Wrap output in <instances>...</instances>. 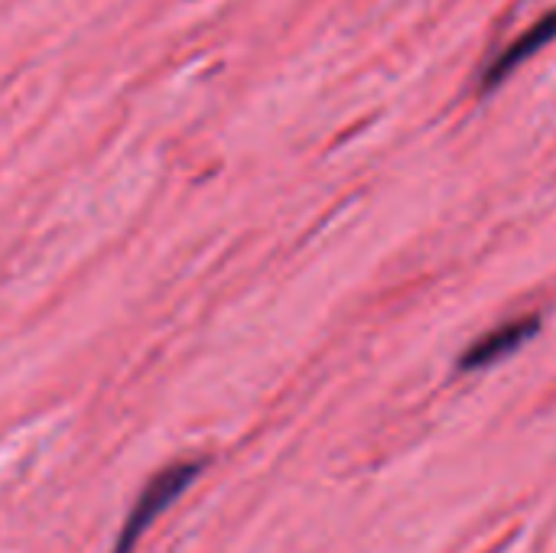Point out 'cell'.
Listing matches in <instances>:
<instances>
[{
    "label": "cell",
    "instance_id": "cell-2",
    "mask_svg": "<svg viewBox=\"0 0 556 553\" xmlns=\"http://www.w3.org/2000/svg\"><path fill=\"white\" fill-rule=\"evenodd\" d=\"M538 332H541V316H538V313L508 319V323L495 326L492 332L479 336V339L456 359V368H459L463 375L492 368V365H498L502 359H508V355H515L518 349H525V342H531Z\"/></svg>",
    "mask_w": 556,
    "mask_h": 553
},
{
    "label": "cell",
    "instance_id": "cell-1",
    "mask_svg": "<svg viewBox=\"0 0 556 553\" xmlns=\"http://www.w3.org/2000/svg\"><path fill=\"white\" fill-rule=\"evenodd\" d=\"M199 476V463H182V466H169L166 473H160L137 499L134 512L127 515L121 538L114 544V553H130L137 548V541L143 538V531L192 486V479Z\"/></svg>",
    "mask_w": 556,
    "mask_h": 553
},
{
    "label": "cell",
    "instance_id": "cell-3",
    "mask_svg": "<svg viewBox=\"0 0 556 553\" xmlns=\"http://www.w3.org/2000/svg\"><path fill=\"white\" fill-rule=\"evenodd\" d=\"M556 36V10L554 13H547V16H541L531 29H525L515 42H508L489 65H485V72H482V88L489 91V88H495L498 81H505L508 78V72H515V65H521L528 55H534L538 49H544V42H551Z\"/></svg>",
    "mask_w": 556,
    "mask_h": 553
}]
</instances>
